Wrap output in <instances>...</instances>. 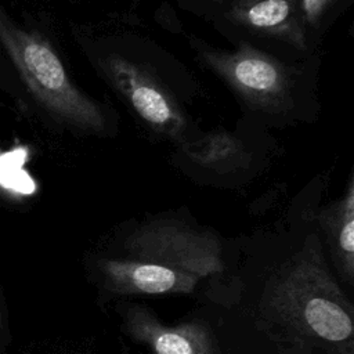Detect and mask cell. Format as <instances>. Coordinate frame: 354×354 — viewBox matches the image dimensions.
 Returning a JSON list of instances; mask_svg holds the SVG:
<instances>
[{
	"instance_id": "6da1fadb",
	"label": "cell",
	"mask_w": 354,
	"mask_h": 354,
	"mask_svg": "<svg viewBox=\"0 0 354 354\" xmlns=\"http://www.w3.org/2000/svg\"><path fill=\"white\" fill-rule=\"evenodd\" d=\"M259 308L266 329L292 351L354 354V307L315 236L277 267Z\"/></svg>"
},
{
	"instance_id": "7a4b0ae2",
	"label": "cell",
	"mask_w": 354,
	"mask_h": 354,
	"mask_svg": "<svg viewBox=\"0 0 354 354\" xmlns=\"http://www.w3.org/2000/svg\"><path fill=\"white\" fill-rule=\"evenodd\" d=\"M0 43L25 86L44 109L83 130L105 129L101 108L73 84L50 43L40 35L17 26L1 8Z\"/></svg>"
},
{
	"instance_id": "3957f363",
	"label": "cell",
	"mask_w": 354,
	"mask_h": 354,
	"mask_svg": "<svg viewBox=\"0 0 354 354\" xmlns=\"http://www.w3.org/2000/svg\"><path fill=\"white\" fill-rule=\"evenodd\" d=\"M119 256L181 270L199 279L218 277L225 268L220 238L176 218L140 224L124 236Z\"/></svg>"
},
{
	"instance_id": "277c9868",
	"label": "cell",
	"mask_w": 354,
	"mask_h": 354,
	"mask_svg": "<svg viewBox=\"0 0 354 354\" xmlns=\"http://www.w3.org/2000/svg\"><path fill=\"white\" fill-rule=\"evenodd\" d=\"M199 55L250 106L264 112H283L292 105L293 80L277 58L246 43L234 53L202 48Z\"/></svg>"
},
{
	"instance_id": "5b68a950",
	"label": "cell",
	"mask_w": 354,
	"mask_h": 354,
	"mask_svg": "<svg viewBox=\"0 0 354 354\" xmlns=\"http://www.w3.org/2000/svg\"><path fill=\"white\" fill-rule=\"evenodd\" d=\"M201 281L181 270L122 256H100L94 260V283L102 300L191 295Z\"/></svg>"
},
{
	"instance_id": "8992f818",
	"label": "cell",
	"mask_w": 354,
	"mask_h": 354,
	"mask_svg": "<svg viewBox=\"0 0 354 354\" xmlns=\"http://www.w3.org/2000/svg\"><path fill=\"white\" fill-rule=\"evenodd\" d=\"M122 332L151 354H221L216 336L203 319L165 324L151 307L122 300L116 304Z\"/></svg>"
},
{
	"instance_id": "52a82bcc",
	"label": "cell",
	"mask_w": 354,
	"mask_h": 354,
	"mask_svg": "<svg viewBox=\"0 0 354 354\" xmlns=\"http://www.w3.org/2000/svg\"><path fill=\"white\" fill-rule=\"evenodd\" d=\"M98 64L109 83L151 129L176 141L183 140L187 127L183 112L147 71L116 54L101 58Z\"/></svg>"
},
{
	"instance_id": "ba28073f",
	"label": "cell",
	"mask_w": 354,
	"mask_h": 354,
	"mask_svg": "<svg viewBox=\"0 0 354 354\" xmlns=\"http://www.w3.org/2000/svg\"><path fill=\"white\" fill-rule=\"evenodd\" d=\"M318 223L325 234L335 275L348 288L354 285V185L350 180L346 195L322 209Z\"/></svg>"
},
{
	"instance_id": "9c48e42d",
	"label": "cell",
	"mask_w": 354,
	"mask_h": 354,
	"mask_svg": "<svg viewBox=\"0 0 354 354\" xmlns=\"http://www.w3.org/2000/svg\"><path fill=\"white\" fill-rule=\"evenodd\" d=\"M228 17L256 32L285 40L297 48H306L304 32L293 0H259L236 6Z\"/></svg>"
},
{
	"instance_id": "30bf717a",
	"label": "cell",
	"mask_w": 354,
	"mask_h": 354,
	"mask_svg": "<svg viewBox=\"0 0 354 354\" xmlns=\"http://www.w3.org/2000/svg\"><path fill=\"white\" fill-rule=\"evenodd\" d=\"M178 148L191 162L218 173L246 169L252 160L246 145L236 136L223 130L194 141L180 140Z\"/></svg>"
},
{
	"instance_id": "8fae6325",
	"label": "cell",
	"mask_w": 354,
	"mask_h": 354,
	"mask_svg": "<svg viewBox=\"0 0 354 354\" xmlns=\"http://www.w3.org/2000/svg\"><path fill=\"white\" fill-rule=\"evenodd\" d=\"M330 3L332 0H300L304 19L311 25H317Z\"/></svg>"
}]
</instances>
